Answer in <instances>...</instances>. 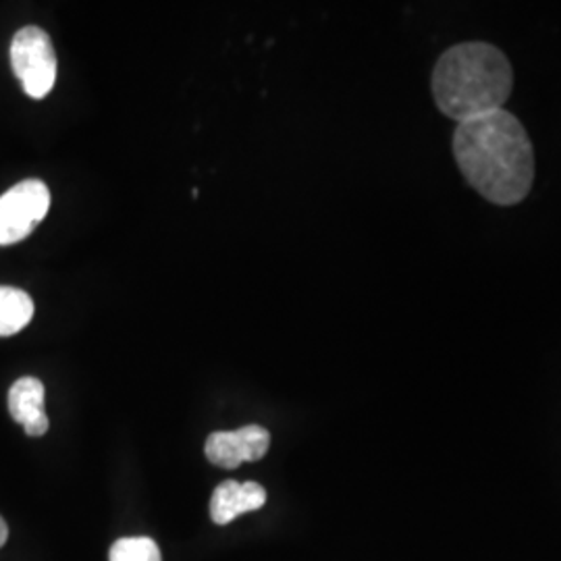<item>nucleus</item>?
Returning <instances> with one entry per match:
<instances>
[{
    "instance_id": "1",
    "label": "nucleus",
    "mask_w": 561,
    "mask_h": 561,
    "mask_svg": "<svg viewBox=\"0 0 561 561\" xmlns=\"http://www.w3.org/2000/svg\"><path fill=\"white\" fill-rule=\"evenodd\" d=\"M454 154L461 175L493 204H518L533 187V141L505 108L460 123L454 134Z\"/></svg>"
},
{
    "instance_id": "2",
    "label": "nucleus",
    "mask_w": 561,
    "mask_h": 561,
    "mask_svg": "<svg viewBox=\"0 0 561 561\" xmlns=\"http://www.w3.org/2000/svg\"><path fill=\"white\" fill-rule=\"evenodd\" d=\"M512 88V62L486 42L451 46L433 71L435 102L445 117L458 123L502 111Z\"/></svg>"
},
{
    "instance_id": "3",
    "label": "nucleus",
    "mask_w": 561,
    "mask_h": 561,
    "mask_svg": "<svg viewBox=\"0 0 561 561\" xmlns=\"http://www.w3.org/2000/svg\"><path fill=\"white\" fill-rule=\"evenodd\" d=\"M11 67L30 99H46L57 81V53L38 25H25L11 42Z\"/></svg>"
},
{
    "instance_id": "4",
    "label": "nucleus",
    "mask_w": 561,
    "mask_h": 561,
    "mask_svg": "<svg viewBox=\"0 0 561 561\" xmlns=\"http://www.w3.org/2000/svg\"><path fill=\"white\" fill-rule=\"evenodd\" d=\"M50 208L48 185L25 180L0 196V245L23 241L46 217Z\"/></svg>"
},
{
    "instance_id": "5",
    "label": "nucleus",
    "mask_w": 561,
    "mask_h": 561,
    "mask_svg": "<svg viewBox=\"0 0 561 561\" xmlns=\"http://www.w3.org/2000/svg\"><path fill=\"white\" fill-rule=\"evenodd\" d=\"M268 447H271V433L261 424H248L240 431L213 433L206 439L204 454L215 466L233 470L243 461L262 460Z\"/></svg>"
},
{
    "instance_id": "6",
    "label": "nucleus",
    "mask_w": 561,
    "mask_h": 561,
    "mask_svg": "<svg viewBox=\"0 0 561 561\" xmlns=\"http://www.w3.org/2000/svg\"><path fill=\"white\" fill-rule=\"evenodd\" d=\"M266 503V491L259 482L225 481L215 489L210 500V518L225 526L241 514L256 512Z\"/></svg>"
},
{
    "instance_id": "7",
    "label": "nucleus",
    "mask_w": 561,
    "mask_h": 561,
    "mask_svg": "<svg viewBox=\"0 0 561 561\" xmlns=\"http://www.w3.org/2000/svg\"><path fill=\"white\" fill-rule=\"evenodd\" d=\"M9 412L30 437H42L48 431L44 412V385L34 377H23L9 391Z\"/></svg>"
},
{
    "instance_id": "8",
    "label": "nucleus",
    "mask_w": 561,
    "mask_h": 561,
    "mask_svg": "<svg viewBox=\"0 0 561 561\" xmlns=\"http://www.w3.org/2000/svg\"><path fill=\"white\" fill-rule=\"evenodd\" d=\"M34 317V301L32 298L15 289V287H0V337H11L23 331Z\"/></svg>"
},
{
    "instance_id": "9",
    "label": "nucleus",
    "mask_w": 561,
    "mask_h": 561,
    "mask_svg": "<svg viewBox=\"0 0 561 561\" xmlns=\"http://www.w3.org/2000/svg\"><path fill=\"white\" fill-rule=\"evenodd\" d=\"M111 561H162L159 545L148 537H127L111 547Z\"/></svg>"
},
{
    "instance_id": "10",
    "label": "nucleus",
    "mask_w": 561,
    "mask_h": 561,
    "mask_svg": "<svg viewBox=\"0 0 561 561\" xmlns=\"http://www.w3.org/2000/svg\"><path fill=\"white\" fill-rule=\"evenodd\" d=\"M7 539H9V526L0 518V547L7 542Z\"/></svg>"
}]
</instances>
